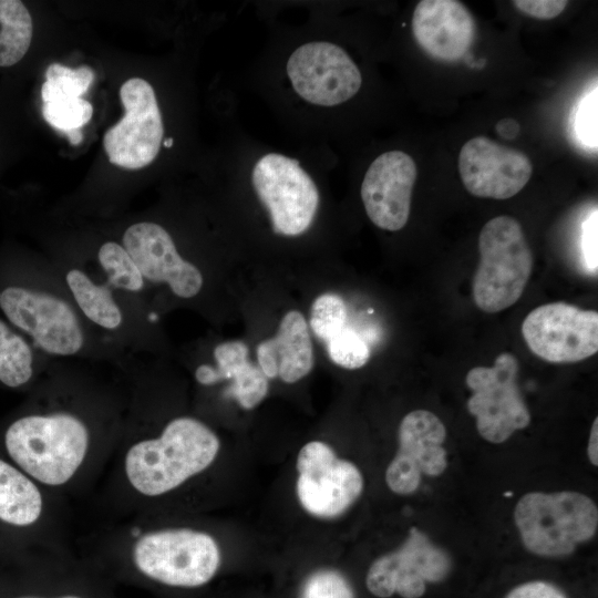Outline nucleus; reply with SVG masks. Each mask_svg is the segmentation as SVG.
Listing matches in <instances>:
<instances>
[{"label":"nucleus","instance_id":"1","mask_svg":"<svg viewBox=\"0 0 598 598\" xmlns=\"http://www.w3.org/2000/svg\"><path fill=\"white\" fill-rule=\"evenodd\" d=\"M219 450L218 436L204 422L178 416L159 436L138 441L127 450L124 472L137 493L161 496L206 471Z\"/></svg>","mask_w":598,"mask_h":598},{"label":"nucleus","instance_id":"2","mask_svg":"<svg viewBox=\"0 0 598 598\" xmlns=\"http://www.w3.org/2000/svg\"><path fill=\"white\" fill-rule=\"evenodd\" d=\"M4 444L9 456L29 477L47 486H61L84 463L90 432L71 413L32 414L8 427Z\"/></svg>","mask_w":598,"mask_h":598},{"label":"nucleus","instance_id":"3","mask_svg":"<svg viewBox=\"0 0 598 598\" xmlns=\"http://www.w3.org/2000/svg\"><path fill=\"white\" fill-rule=\"evenodd\" d=\"M514 520L529 551L561 557L595 536L598 508L590 497L578 492H532L518 499Z\"/></svg>","mask_w":598,"mask_h":598},{"label":"nucleus","instance_id":"4","mask_svg":"<svg viewBox=\"0 0 598 598\" xmlns=\"http://www.w3.org/2000/svg\"><path fill=\"white\" fill-rule=\"evenodd\" d=\"M480 261L473 278V299L484 312L513 306L533 270V254L520 224L502 215L488 220L478 236Z\"/></svg>","mask_w":598,"mask_h":598},{"label":"nucleus","instance_id":"5","mask_svg":"<svg viewBox=\"0 0 598 598\" xmlns=\"http://www.w3.org/2000/svg\"><path fill=\"white\" fill-rule=\"evenodd\" d=\"M136 569L151 580L176 587L197 588L209 582L221 564L217 540L193 528H164L140 536L132 547Z\"/></svg>","mask_w":598,"mask_h":598},{"label":"nucleus","instance_id":"6","mask_svg":"<svg viewBox=\"0 0 598 598\" xmlns=\"http://www.w3.org/2000/svg\"><path fill=\"white\" fill-rule=\"evenodd\" d=\"M519 364L509 352L501 353L492 367H475L465 378L472 391L467 401L480 435L503 443L530 423V413L517 384Z\"/></svg>","mask_w":598,"mask_h":598},{"label":"nucleus","instance_id":"7","mask_svg":"<svg viewBox=\"0 0 598 598\" xmlns=\"http://www.w3.org/2000/svg\"><path fill=\"white\" fill-rule=\"evenodd\" d=\"M296 470L297 499L316 518L341 516L362 494L364 482L358 466L322 441H310L299 450Z\"/></svg>","mask_w":598,"mask_h":598},{"label":"nucleus","instance_id":"8","mask_svg":"<svg viewBox=\"0 0 598 598\" xmlns=\"http://www.w3.org/2000/svg\"><path fill=\"white\" fill-rule=\"evenodd\" d=\"M252 184L277 234L298 236L310 227L319 193L297 159L276 153L260 157L252 169Z\"/></svg>","mask_w":598,"mask_h":598},{"label":"nucleus","instance_id":"9","mask_svg":"<svg viewBox=\"0 0 598 598\" xmlns=\"http://www.w3.org/2000/svg\"><path fill=\"white\" fill-rule=\"evenodd\" d=\"M522 334L547 362H579L598 351V312L563 301L542 305L526 316Z\"/></svg>","mask_w":598,"mask_h":598},{"label":"nucleus","instance_id":"10","mask_svg":"<svg viewBox=\"0 0 598 598\" xmlns=\"http://www.w3.org/2000/svg\"><path fill=\"white\" fill-rule=\"evenodd\" d=\"M452 568L450 556L417 527H411L404 543L378 557L369 567L365 586L378 598L399 595L420 598L426 582L444 580Z\"/></svg>","mask_w":598,"mask_h":598},{"label":"nucleus","instance_id":"11","mask_svg":"<svg viewBox=\"0 0 598 598\" xmlns=\"http://www.w3.org/2000/svg\"><path fill=\"white\" fill-rule=\"evenodd\" d=\"M120 96L125 115L103 137L109 161L120 167L138 169L157 156L164 127L152 85L132 78L124 82Z\"/></svg>","mask_w":598,"mask_h":598},{"label":"nucleus","instance_id":"12","mask_svg":"<svg viewBox=\"0 0 598 598\" xmlns=\"http://www.w3.org/2000/svg\"><path fill=\"white\" fill-rule=\"evenodd\" d=\"M0 308L12 324L50 354L72 355L83 347L84 334L76 313L52 293L8 287L0 293Z\"/></svg>","mask_w":598,"mask_h":598},{"label":"nucleus","instance_id":"13","mask_svg":"<svg viewBox=\"0 0 598 598\" xmlns=\"http://www.w3.org/2000/svg\"><path fill=\"white\" fill-rule=\"evenodd\" d=\"M287 73L303 100L322 106L348 101L362 83L361 73L348 53L324 41L296 49L287 62Z\"/></svg>","mask_w":598,"mask_h":598},{"label":"nucleus","instance_id":"14","mask_svg":"<svg viewBox=\"0 0 598 598\" xmlns=\"http://www.w3.org/2000/svg\"><path fill=\"white\" fill-rule=\"evenodd\" d=\"M446 429L437 415L415 410L401 420L399 447L385 471L388 487L395 494L409 495L420 485L422 475H441L446 466L443 443Z\"/></svg>","mask_w":598,"mask_h":598},{"label":"nucleus","instance_id":"15","mask_svg":"<svg viewBox=\"0 0 598 598\" xmlns=\"http://www.w3.org/2000/svg\"><path fill=\"white\" fill-rule=\"evenodd\" d=\"M458 171L466 190L483 198L507 199L519 193L532 176L533 166L520 151L485 136L467 141L458 155Z\"/></svg>","mask_w":598,"mask_h":598},{"label":"nucleus","instance_id":"16","mask_svg":"<svg viewBox=\"0 0 598 598\" xmlns=\"http://www.w3.org/2000/svg\"><path fill=\"white\" fill-rule=\"evenodd\" d=\"M122 246L132 257L144 279L167 283L181 298L195 297L203 287V275L178 254L171 235L161 225L141 221L124 233Z\"/></svg>","mask_w":598,"mask_h":598},{"label":"nucleus","instance_id":"17","mask_svg":"<svg viewBox=\"0 0 598 598\" xmlns=\"http://www.w3.org/2000/svg\"><path fill=\"white\" fill-rule=\"evenodd\" d=\"M416 181L413 158L401 151L379 155L369 166L361 198L370 220L381 229L396 231L409 219Z\"/></svg>","mask_w":598,"mask_h":598},{"label":"nucleus","instance_id":"18","mask_svg":"<svg viewBox=\"0 0 598 598\" xmlns=\"http://www.w3.org/2000/svg\"><path fill=\"white\" fill-rule=\"evenodd\" d=\"M412 31L417 44L433 59L461 60L471 48L475 23L467 8L455 0H422L413 13Z\"/></svg>","mask_w":598,"mask_h":598},{"label":"nucleus","instance_id":"19","mask_svg":"<svg viewBox=\"0 0 598 598\" xmlns=\"http://www.w3.org/2000/svg\"><path fill=\"white\" fill-rule=\"evenodd\" d=\"M259 368L268 379L295 383L310 373L315 364L313 347L303 315L288 311L275 337L257 347Z\"/></svg>","mask_w":598,"mask_h":598},{"label":"nucleus","instance_id":"20","mask_svg":"<svg viewBox=\"0 0 598 598\" xmlns=\"http://www.w3.org/2000/svg\"><path fill=\"white\" fill-rule=\"evenodd\" d=\"M216 367L203 364L195 372L196 380L210 385L221 380H231L226 391L245 410H251L266 398L269 383L261 369L248 359V347L243 341H227L214 350Z\"/></svg>","mask_w":598,"mask_h":598},{"label":"nucleus","instance_id":"21","mask_svg":"<svg viewBox=\"0 0 598 598\" xmlns=\"http://www.w3.org/2000/svg\"><path fill=\"white\" fill-rule=\"evenodd\" d=\"M42 511V494L33 480L0 458V520L27 527L40 518Z\"/></svg>","mask_w":598,"mask_h":598},{"label":"nucleus","instance_id":"22","mask_svg":"<svg viewBox=\"0 0 598 598\" xmlns=\"http://www.w3.org/2000/svg\"><path fill=\"white\" fill-rule=\"evenodd\" d=\"M65 279L76 305L90 321L107 330L121 326L122 311L107 286L95 283L80 269H71Z\"/></svg>","mask_w":598,"mask_h":598},{"label":"nucleus","instance_id":"23","mask_svg":"<svg viewBox=\"0 0 598 598\" xmlns=\"http://www.w3.org/2000/svg\"><path fill=\"white\" fill-rule=\"evenodd\" d=\"M32 32L27 7L18 0H0V66L14 65L25 55Z\"/></svg>","mask_w":598,"mask_h":598},{"label":"nucleus","instance_id":"24","mask_svg":"<svg viewBox=\"0 0 598 598\" xmlns=\"http://www.w3.org/2000/svg\"><path fill=\"white\" fill-rule=\"evenodd\" d=\"M32 363L30 346L0 320V381L10 388L25 384L32 377Z\"/></svg>","mask_w":598,"mask_h":598},{"label":"nucleus","instance_id":"25","mask_svg":"<svg viewBox=\"0 0 598 598\" xmlns=\"http://www.w3.org/2000/svg\"><path fill=\"white\" fill-rule=\"evenodd\" d=\"M97 258L111 286L131 292L142 290L144 278L122 245L115 241L103 244Z\"/></svg>","mask_w":598,"mask_h":598},{"label":"nucleus","instance_id":"26","mask_svg":"<svg viewBox=\"0 0 598 598\" xmlns=\"http://www.w3.org/2000/svg\"><path fill=\"white\" fill-rule=\"evenodd\" d=\"M45 79L41 89L43 103L59 97H81L93 82L94 72L87 65L70 69L53 63L45 71Z\"/></svg>","mask_w":598,"mask_h":598},{"label":"nucleus","instance_id":"27","mask_svg":"<svg viewBox=\"0 0 598 598\" xmlns=\"http://www.w3.org/2000/svg\"><path fill=\"white\" fill-rule=\"evenodd\" d=\"M347 316V306L340 296L322 293L311 305V330L321 340L329 341L346 327Z\"/></svg>","mask_w":598,"mask_h":598},{"label":"nucleus","instance_id":"28","mask_svg":"<svg viewBox=\"0 0 598 598\" xmlns=\"http://www.w3.org/2000/svg\"><path fill=\"white\" fill-rule=\"evenodd\" d=\"M42 115L52 127L65 134L89 123L93 106L82 97H59L43 103Z\"/></svg>","mask_w":598,"mask_h":598},{"label":"nucleus","instance_id":"29","mask_svg":"<svg viewBox=\"0 0 598 598\" xmlns=\"http://www.w3.org/2000/svg\"><path fill=\"white\" fill-rule=\"evenodd\" d=\"M597 85L577 102L570 116V134L575 143L588 151H597Z\"/></svg>","mask_w":598,"mask_h":598},{"label":"nucleus","instance_id":"30","mask_svg":"<svg viewBox=\"0 0 598 598\" xmlns=\"http://www.w3.org/2000/svg\"><path fill=\"white\" fill-rule=\"evenodd\" d=\"M327 342L331 361L344 369H359L370 359L368 343L361 334L347 326Z\"/></svg>","mask_w":598,"mask_h":598},{"label":"nucleus","instance_id":"31","mask_svg":"<svg viewBox=\"0 0 598 598\" xmlns=\"http://www.w3.org/2000/svg\"><path fill=\"white\" fill-rule=\"evenodd\" d=\"M299 598H355L348 578L333 568L310 573L300 587Z\"/></svg>","mask_w":598,"mask_h":598},{"label":"nucleus","instance_id":"32","mask_svg":"<svg viewBox=\"0 0 598 598\" xmlns=\"http://www.w3.org/2000/svg\"><path fill=\"white\" fill-rule=\"evenodd\" d=\"M598 230V210L597 207L590 210L581 226L580 248L584 264L591 275H597L598 251L597 233Z\"/></svg>","mask_w":598,"mask_h":598},{"label":"nucleus","instance_id":"33","mask_svg":"<svg viewBox=\"0 0 598 598\" xmlns=\"http://www.w3.org/2000/svg\"><path fill=\"white\" fill-rule=\"evenodd\" d=\"M513 4L526 16L549 20L559 16L566 8L565 0H515Z\"/></svg>","mask_w":598,"mask_h":598},{"label":"nucleus","instance_id":"34","mask_svg":"<svg viewBox=\"0 0 598 598\" xmlns=\"http://www.w3.org/2000/svg\"><path fill=\"white\" fill-rule=\"evenodd\" d=\"M505 598H567L565 592L551 582L534 580L520 584Z\"/></svg>","mask_w":598,"mask_h":598},{"label":"nucleus","instance_id":"35","mask_svg":"<svg viewBox=\"0 0 598 598\" xmlns=\"http://www.w3.org/2000/svg\"><path fill=\"white\" fill-rule=\"evenodd\" d=\"M588 457L592 465H598V419L596 417L591 425L588 447Z\"/></svg>","mask_w":598,"mask_h":598},{"label":"nucleus","instance_id":"36","mask_svg":"<svg viewBox=\"0 0 598 598\" xmlns=\"http://www.w3.org/2000/svg\"><path fill=\"white\" fill-rule=\"evenodd\" d=\"M496 130L502 136L513 138L519 132V125L516 121L506 118L497 123Z\"/></svg>","mask_w":598,"mask_h":598},{"label":"nucleus","instance_id":"37","mask_svg":"<svg viewBox=\"0 0 598 598\" xmlns=\"http://www.w3.org/2000/svg\"><path fill=\"white\" fill-rule=\"evenodd\" d=\"M65 135L72 145H79L83 141V133L81 130L70 131L65 133Z\"/></svg>","mask_w":598,"mask_h":598},{"label":"nucleus","instance_id":"38","mask_svg":"<svg viewBox=\"0 0 598 598\" xmlns=\"http://www.w3.org/2000/svg\"><path fill=\"white\" fill-rule=\"evenodd\" d=\"M173 143H174V141H173L172 137L164 140V146L165 147H172Z\"/></svg>","mask_w":598,"mask_h":598},{"label":"nucleus","instance_id":"39","mask_svg":"<svg viewBox=\"0 0 598 598\" xmlns=\"http://www.w3.org/2000/svg\"><path fill=\"white\" fill-rule=\"evenodd\" d=\"M19 598H37V597H19ZM58 598H81V597L74 596V595H65Z\"/></svg>","mask_w":598,"mask_h":598}]
</instances>
